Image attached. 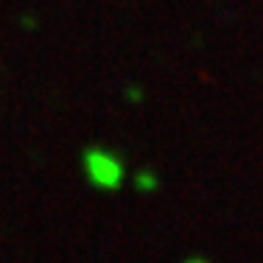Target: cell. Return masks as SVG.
Instances as JSON below:
<instances>
[{"mask_svg":"<svg viewBox=\"0 0 263 263\" xmlns=\"http://www.w3.org/2000/svg\"><path fill=\"white\" fill-rule=\"evenodd\" d=\"M84 174L96 187H118L123 179V165L115 154L104 148H92L84 154Z\"/></svg>","mask_w":263,"mask_h":263,"instance_id":"1","label":"cell"}]
</instances>
